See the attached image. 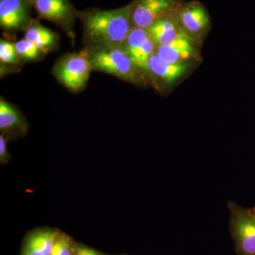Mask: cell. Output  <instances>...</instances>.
Wrapping results in <instances>:
<instances>
[{"label":"cell","mask_w":255,"mask_h":255,"mask_svg":"<svg viewBox=\"0 0 255 255\" xmlns=\"http://www.w3.org/2000/svg\"><path fill=\"white\" fill-rule=\"evenodd\" d=\"M130 5L131 23L139 28H150L167 18L177 5L176 0H135Z\"/></svg>","instance_id":"cell-4"},{"label":"cell","mask_w":255,"mask_h":255,"mask_svg":"<svg viewBox=\"0 0 255 255\" xmlns=\"http://www.w3.org/2000/svg\"><path fill=\"white\" fill-rule=\"evenodd\" d=\"M252 212L253 213V214H255V206L254 208H253V209H251Z\"/></svg>","instance_id":"cell-21"},{"label":"cell","mask_w":255,"mask_h":255,"mask_svg":"<svg viewBox=\"0 0 255 255\" xmlns=\"http://www.w3.org/2000/svg\"><path fill=\"white\" fill-rule=\"evenodd\" d=\"M50 255H72L71 246L68 238L57 236Z\"/></svg>","instance_id":"cell-17"},{"label":"cell","mask_w":255,"mask_h":255,"mask_svg":"<svg viewBox=\"0 0 255 255\" xmlns=\"http://www.w3.org/2000/svg\"><path fill=\"white\" fill-rule=\"evenodd\" d=\"M149 34L155 43L161 45L168 44L185 34L179 28L177 21L170 18H164L147 28Z\"/></svg>","instance_id":"cell-10"},{"label":"cell","mask_w":255,"mask_h":255,"mask_svg":"<svg viewBox=\"0 0 255 255\" xmlns=\"http://www.w3.org/2000/svg\"><path fill=\"white\" fill-rule=\"evenodd\" d=\"M8 159L7 150H6V142L2 135L0 136V160L1 163H4Z\"/></svg>","instance_id":"cell-18"},{"label":"cell","mask_w":255,"mask_h":255,"mask_svg":"<svg viewBox=\"0 0 255 255\" xmlns=\"http://www.w3.org/2000/svg\"><path fill=\"white\" fill-rule=\"evenodd\" d=\"M231 229L240 255H255V214L230 202Z\"/></svg>","instance_id":"cell-2"},{"label":"cell","mask_w":255,"mask_h":255,"mask_svg":"<svg viewBox=\"0 0 255 255\" xmlns=\"http://www.w3.org/2000/svg\"><path fill=\"white\" fill-rule=\"evenodd\" d=\"M92 68L91 60L82 55H72L58 63L55 74L59 81L73 91L86 85Z\"/></svg>","instance_id":"cell-3"},{"label":"cell","mask_w":255,"mask_h":255,"mask_svg":"<svg viewBox=\"0 0 255 255\" xmlns=\"http://www.w3.org/2000/svg\"><path fill=\"white\" fill-rule=\"evenodd\" d=\"M89 255H99L97 252L93 251V250L88 249Z\"/></svg>","instance_id":"cell-20"},{"label":"cell","mask_w":255,"mask_h":255,"mask_svg":"<svg viewBox=\"0 0 255 255\" xmlns=\"http://www.w3.org/2000/svg\"><path fill=\"white\" fill-rule=\"evenodd\" d=\"M20 123L19 114L12 106L1 99L0 101V128H11Z\"/></svg>","instance_id":"cell-14"},{"label":"cell","mask_w":255,"mask_h":255,"mask_svg":"<svg viewBox=\"0 0 255 255\" xmlns=\"http://www.w3.org/2000/svg\"><path fill=\"white\" fill-rule=\"evenodd\" d=\"M58 234L54 231H41L28 238L22 255H50Z\"/></svg>","instance_id":"cell-11"},{"label":"cell","mask_w":255,"mask_h":255,"mask_svg":"<svg viewBox=\"0 0 255 255\" xmlns=\"http://www.w3.org/2000/svg\"><path fill=\"white\" fill-rule=\"evenodd\" d=\"M91 61L92 65L101 71L123 78L131 75L134 65L127 52L118 47L97 52L92 55Z\"/></svg>","instance_id":"cell-5"},{"label":"cell","mask_w":255,"mask_h":255,"mask_svg":"<svg viewBox=\"0 0 255 255\" xmlns=\"http://www.w3.org/2000/svg\"><path fill=\"white\" fill-rule=\"evenodd\" d=\"M41 17L66 25L74 17V9L68 0H30Z\"/></svg>","instance_id":"cell-7"},{"label":"cell","mask_w":255,"mask_h":255,"mask_svg":"<svg viewBox=\"0 0 255 255\" xmlns=\"http://www.w3.org/2000/svg\"><path fill=\"white\" fill-rule=\"evenodd\" d=\"M146 69L159 78L171 82L182 76L187 70V66L182 63H167L157 54H153L149 58Z\"/></svg>","instance_id":"cell-12"},{"label":"cell","mask_w":255,"mask_h":255,"mask_svg":"<svg viewBox=\"0 0 255 255\" xmlns=\"http://www.w3.org/2000/svg\"><path fill=\"white\" fill-rule=\"evenodd\" d=\"M25 39L36 45L41 50L47 49L54 45L56 36L53 31L43 27L38 23H34L28 28Z\"/></svg>","instance_id":"cell-13"},{"label":"cell","mask_w":255,"mask_h":255,"mask_svg":"<svg viewBox=\"0 0 255 255\" xmlns=\"http://www.w3.org/2000/svg\"><path fill=\"white\" fill-rule=\"evenodd\" d=\"M87 36L114 48L127 41L131 27L130 5L114 10L92 9L82 15Z\"/></svg>","instance_id":"cell-1"},{"label":"cell","mask_w":255,"mask_h":255,"mask_svg":"<svg viewBox=\"0 0 255 255\" xmlns=\"http://www.w3.org/2000/svg\"><path fill=\"white\" fill-rule=\"evenodd\" d=\"M17 54L15 44L1 40L0 42V59L1 62L13 63L16 60Z\"/></svg>","instance_id":"cell-16"},{"label":"cell","mask_w":255,"mask_h":255,"mask_svg":"<svg viewBox=\"0 0 255 255\" xmlns=\"http://www.w3.org/2000/svg\"><path fill=\"white\" fill-rule=\"evenodd\" d=\"M15 47L18 54L21 55L24 59L27 60L36 58L39 55L40 50H41L36 45L26 39L15 43Z\"/></svg>","instance_id":"cell-15"},{"label":"cell","mask_w":255,"mask_h":255,"mask_svg":"<svg viewBox=\"0 0 255 255\" xmlns=\"http://www.w3.org/2000/svg\"><path fill=\"white\" fill-rule=\"evenodd\" d=\"M179 20L183 27L190 33H199L209 24V16L202 5L191 3L181 9Z\"/></svg>","instance_id":"cell-9"},{"label":"cell","mask_w":255,"mask_h":255,"mask_svg":"<svg viewBox=\"0 0 255 255\" xmlns=\"http://www.w3.org/2000/svg\"><path fill=\"white\" fill-rule=\"evenodd\" d=\"M194 53V48L189 37L184 34L172 43L161 45L157 49V55L161 58L170 63H182L184 60L189 59Z\"/></svg>","instance_id":"cell-8"},{"label":"cell","mask_w":255,"mask_h":255,"mask_svg":"<svg viewBox=\"0 0 255 255\" xmlns=\"http://www.w3.org/2000/svg\"><path fill=\"white\" fill-rule=\"evenodd\" d=\"M77 255H89L88 248H78L76 249Z\"/></svg>","instance_id":"cell-19"},{"label":"cell","mask_w":255,"mask_h":255,"mask_svg":"<svg viewBox=\"0 0 255 255\" xmlns=\"http://www.w3.org/2000/svg\"><path fill=\"white\" fill-rule=\"evenodd\" d=\"M30 0H0V25L6 29L22 27L29 21Z\"/></svg>","instance_id":"cell-6"}]
</instances>
